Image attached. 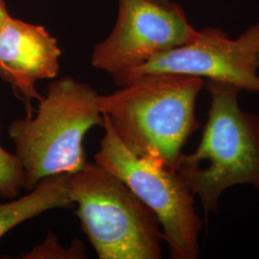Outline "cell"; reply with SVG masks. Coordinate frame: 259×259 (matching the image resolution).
<instances>
[{"instance_id":"8","label":"cell","mask_w":259,"mask_h":259,"mask_svg":"<svg viewBox=\"0 0 259 259\" xmlns=\"http://www.w3.org/2000/svg\"><path fill=\"white\" fill-rule=\"evenodd\" d=\"M62 51L44 26L10 17L0 30V77L25 99L40 100V80L59 73Z\"/></svg>"},{"instance_id":"2","label":"cell","mask_w":259,"mask_h":259,"mask_svg":"<svg viewBox=\"0 0 259 259\" xmlns=\"http://www.w3.org/2000/svg\"><path fill=\"white\" fill-rule=\"evenodd\" d=\"M204 87L211 100L207 122L200 144L183 153L177 172L208 216L218 213L228 188L250 185L259 190V115L241 110L240 88L213 80H204Z\"/></svg>"},{"instance_id":"13","label":"cell","mask_w":259,"mask_h":259,"mask_svg":"<svg viewBox=\"0 0 259 259\" xmlns=\"http://www.w3.org/2000/svg\"><path fill=\"white\" fill-rule=\"evenodd\" d=\"M158 1H165V0H158Z\"/></svg>"},{"instance_id":"4","label":"cell","mask_w":259,"mask_h":259,"mask_svg":"<svg viewBox=\"0 0 259 259\" xmlns=\"http://www.w3.org/2000/svg\"><path fill=\"white\" fill-rule=\"evenodd\" d=\"M70 197L99 259H159L156 215L119 178L96 162L68 174Z\"/></svg>"},{"instance_id":"10","label":"cell","mask_w":259,"mask_h":259,"mask_svg":"<svg viewBox=\"0 0 259 259\" xmlns=\"http://www.w3.org/2000/svg\"><path fill=\"white\" fill-rule=\"evenodd\" d=\"M22 189L24 174L19 158L0 145V197L7 200L17 198Z\"/></svg>"},{"instance_id":"6","label":"cell","mask_w":259,"mask_h":259,"mask_svg":"<svg viewBox=\"0 0 259 259\" xmlns=\"http://www.w3.org/2000/svg\"><path fill=\"white\" fill-rule=\"evenodd\" d=\"M258 69L259 22L234 39L221 29L204 28L191 41L158 53L138 67L112 77L124 87L144 76L185 75L259 93Z\"/></svg>"},{"instance_id":"5","label":"cell","mask_w":259,"mask_h":259,"mask_svg":"<svg viewBox=\"0 0 259 259\" xmlns=\"http://www.w3.org/2000/svg\"><path fill=\"white\" fill-rule=\"evenodd\" d=\"M103 117L105 136L94 162L119 178L154 212L171 258H198L203 223L195 210L194 195L177 171L131 152Z\"/></svg>"},{"instance_id":"1","label":"cell","mask_w":259,"mask_h":259,"mask_svg":"<svg viewBox=\"0 0 259 259\" xmlns=\"http://www.w3.org/2000/svg\"><path fill=\"white\" fill-rule=\"evenodd\" d=\"M204 80L185 75H150L99 95L98 108L131 152L177 171L186 141L200 129L196 100Z\"/></svg>"},{"instance_id":"7","label":"cell","mask_w":259,"mask_h":259,"mask_svg":"<svg viewBox=\"0 0 259 259\" xmlns=\"http://www.w3.org/2000/svg\"><path fill=\"white\" fill-rule=\"evenodd\" d=\"M197 33L176 3L119 0L115 27L94 48L92 65L112 76L119 74L158 53L191 41Z\"/></svg>"},{"instance_id":"11","label":"cell","mask_w":259,"mask_h":259,"mask_svg":"<svg viewBox=\"0 0 259 259\" xmlns=\"http://www.w3.org/2000/svg\"><path fill=\"white\" fill-rule=\"evenodd\" d=\"M84 245L83 242L74 239L71 242V246L68 249H64L60 243L56 240L52 232L47 234V239L34 247L28 253L20 258L41 259V258H85Z\"/></svg>"},{"instance_id":"9","label":"cell","mask_w":259,"mask_h":259,"mask_svg":"<svg viewBox=\"0 0 259 259\" xmlns=\"http://www.w3.org/2000/svg\"><path fill=\"white\" fill-rule=\"evenodd\" d=\"M72 205L68 174L45 178L28 194L0 204V238L19 224L41 213Z\"/></svg>"},{"instance_id":"12","label":"cell","mask_w":259,"mask_h":259,"mask_svg":"<svg viewBox=\"0 0 259 259\" xmlns=\"http://www.w3.org/2000/svg\"><path fill=\"white\" fill-rule=\"evenodd\" d=\"M9 14L5 3L3 2V0H0V30L4 26V24L6 23V21L9 19Z\"/></svg>"},{"instance_id":"3","label":"cell","mask_w":259,"mask_h":259,"mask_svg":"<svg viewBox=\"0 0 259 259\" xmlns=\"http://www.w3.org/2000/svg\"><path fill=\"white\" fill-rule=\"evenodd\" d=\"M98 94L87 83L64 77L49 84L38 100L35 116L16 119L8 134L24 174V189L32 190L47 177L70 174L88 162L83 139L104 125Z\"/></svg>"}]
</instances>
